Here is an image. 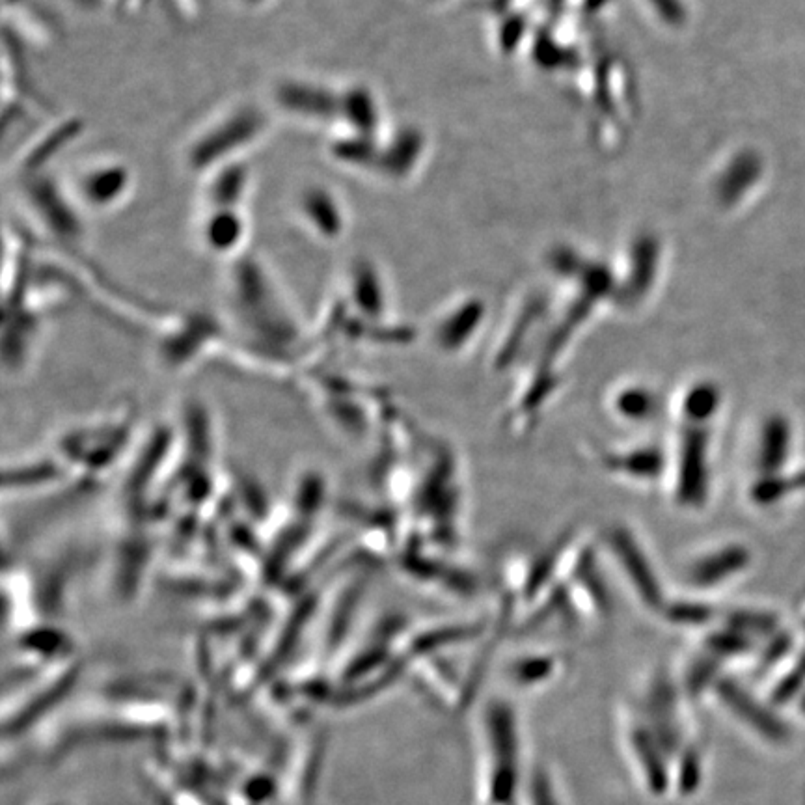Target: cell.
<instances>
[{"mask_svg": "<svg viewBox=\"0 0 805 805\" xmlns=\"http://www.w3.org/2000/svg\"><path fill=\"white\" fill-rule=\"evenodd\" d=\"M787 448H789V425L781 416H774L765 425L763 451H761V464L768 478H772V474L783 466Z\"/></svg>", "mask_w": 805, "mask_h": 805, "instance_id": "cell-9", "label": "cell"}, {"mask_svg": "<svg viewBox=\"0 0 805 805\" xmlns=\"http://www.w3.org/2000/svg\"><path fill=\"white\" fill-rule=\"evenodd\" d=\"M267 129V118L260 110L243 105L226 112L222 118L207 125L192 140L187 161L192 170L209 172L232 161L237 153L254 144Z\"/></svg>", "mask_w": 805, "mask_h": 805, "instance_id": "cell-2", "label": "cell"}, {"mask_svg": "<svg viewBox=\"0 0 805 805\" xmlns=\"http://www.w3.org/2000/svg\"><path fill=\"white\" fill-rule=\"evenodd\" d=\"M805 487V472H800L798 476L785 481V479L766 478L763 483H759L755 487V498L759 502L770 504L774 500H779L783 494L792 491V489H802Z\"/></svg>", "mask_w": 805, "mask_h": 805, "instance_id": "cell-12", "label": "cell"}, {"mask_svg": "<svg viewBox=\"0 0 805 805\" xmlns=\"http://www.w3.org/2000/svg\"><path fill=\"white\" fill-rule=\"evenodd\" d=\"M129 183V172L122 164H97L82 174L77 191L94 211H101L118 204Z\"/></svg>", "mask_w": 805, "mask_h": 805, "instance_id": "cell-5", "label": "cell"}, {"mask_svg": "<svg viewBox=\"0 0 805 805\" xmlns=\"http://www.w3.org/2000/svg\"><path fill=\"white\" fill-rule=\"evenodd\" d=\"M245 228L241 209H207L202 241L213 254H232L245 239Z\"/></svg>", "mask_w": 805, "mask_h": 805, "instance_id": "cell-7", "label": "cell"}, {"mask_svg": "<svg viewBox=\"0 0 805 805\" xmlns=\"http://www.w3.org/2000/svg\"><path fill=\"white\" fill-rule=\"evenodd\" d=\"M301 215L308 226L327 241L338 239L343 233L345 220L342 204L338 202L334 192L323 187H310L302 192Z\"/></svg>", "mask_w": 805, "mask_h": 805, "instance_id": "cell-6", "label": "cell"}, {"mask_svg": "<svg viewBox=\"0 0 805 805\" xmlns=\"http://www.w3.org/2000/svg\"><path fill=\"white\" fill-rule=\"evenodd\" d=\"M524 792L520 805H563L554 779L543 768H533L528 783H524Z\"/></svg>", "mask_w": 805, "mask_h": 805, "instance_id": "cell-10", "label": "cell"}, {"mask_svg": "<svg viewBox=\"0 0 805 805\" xmlns=\"http://www.w3.org/2000/svg\"><path fill=\"white\" fill-rule=\"evenodd\" d=\"M274 101L291 116L308 122H328L342 118L343 92L308 79H286L276 86Z\"/></svg>", "mask_w": 805, "mask_h": 805, "instance_id": "cell-4", "label": "cell"}, {"mask_svg": "<svg viewBox=\"0 0 805 805\" xmlns=\"http://www.w3.org/2000/svg\"><path fill=\"white\" fill-rule=\"evenodd\" d=\"M267 0H241V4H245L246 8H260Z\"/></svg>", "mask_w": 805, "mask_h": 805, "instance_id": "cell-13", "label": "cell"}, {"mask_svg": "<svg viewBox=\"0 0 805 805\" xmlns=\"http://www.w3.org/2000/svg\"><path fill=\"white\" fill-rule=\"evenodd\" d=\"M619 729L621 748L625 751L630 772L638 779L640 787L653 796L668 792L671 776L662 755V746L658 744L656 735L653 737V731L638 722H632V716L627 712L621 716Z\"/></svg>", "mask_w": 805, "mask_h": 805, "instance_id": "cell-3", "label": "cell"}, {"mask_svg": "<svg viewBox=\"0 0 805 805\" xmlns=\"http://www.w3.org/2000/svg\"><path fill=\"white\" fill-rule=\"evenodd\" d=\"M655 409L653 396L649 390L628 388L617 396V410L627 416L628 420H643L651 410Z\"/></svg>", "mask_w": 805, "mask_h": 805, "instance_id": "cell-11", "label": "cell"}, {"mask_svg": "<svg viewBox=\"0 0 805 805\" xmlns=\"http://www.w3.org/2000/svg\"><path fill=\"white\" fill-rule=\"evenodd\" d=\"M522 776V746L515 712L504 703H494L485 710L479 731V805H517V794L524 791Z\"/></svg>", "mask_w": 805, "mask_h": 805, "instance_id": "cell-1", "label": "cell"}, {"mask_svg": "<svg viewBox=\"0 0 805 805\" xmlns=\"http://www.w3.org/2000/svg\"><path fill=\"white\" fill-rule=\"evenodd\" d=\"M748 560H750L748 550H744L740 546H731V548L720 550L718 554L697 558L690 567L688 578L697 587L716 586L727 576H733L738 571H742L748 565Z\"/></svg>", "mask_w": 805, "mask_h": 805, "instance_id": "cell-8", "label": "cell"}]
</instances>
